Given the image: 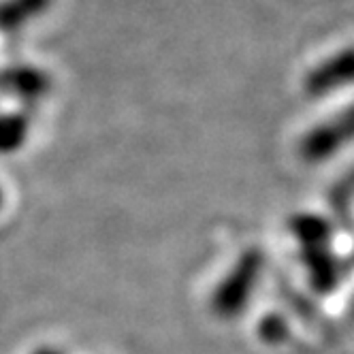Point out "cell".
<instances>
[{"mask_svg": "<svg viewBox=\"0 0 354 354\" xmlns=\"http://www.w3.org/2000/svg\"><path fill=\"white\" fill-rule=\"evenodd\" d=\"M265 269V254L259 248H248L241 252L237 263L224 275L212 297V310L220 318L239 316L254 295Z\"/></svg>", "mask_w": 354, "mask_h": 354, "instance_id": "1", "label": "cell"}, {"mask_svg": "<svg viewBox=\"0 0 354 354\" xmlns=\"http://www.w3.org/2000/svg\"><path fill=\"white\" fill-rule=\"evenodd\" d=\"M354 141V103L322 120L303 135L299 154L306 162H324Z\"/></svg>", "mask_w": 354, "mask_h": 354, "instance_id": "2", "label": "cell"}, {"mask_svg": "<svg viewBox=\"0 0 354 354\" xmlns=\"http://www.w3.org/2000/svg\"><path fill=\"white\" fill-rule=\"evenodd\" d=\"M354 86V47H344L312 66L303 77L306 94L320 98Z\"/></svg>", "mask_w": 354, "mask_h": 354, "instance_id": "3", "label": "cell"}, {"mask_svg": "<svg viewBox=\"0 0 354 354\" xmlns=\"http://www.w3.org/2000/svg\"><path fill=\"white\" fill-rule=\"evenodd\" d=\"M301 261L308 267L310 282L316 290L328 292L337 286L342 277V267H339V259L331 252V245L301 250Z\"/></svg>", "mask_w": 354, "mask_h": 354, "instance_id": "4", "label": "cell"}, {"mask_svg": "<svg viewBox=\"0 0 354 354\" xmlns=\"http://www.w3.org/2000/svg\"><path fill=\"white\" fill-rule=\"evenodd\" d=\"M288 231L301 250L331 245V226L316 214H297L288 222Z\"/></svg>", "mask_w": 354, "mask_h": 354, "instance_id": "5", "label": "cell"}, {"mask_svg": "<svg viewBox=\"0 0 354 354\" xmlns=\"http://www.w3.org/2000/svg\"><path fill=\"white\" fill-rule=\"evenodd\" d=\"M288 333L286 320L277 314H269L259 322V335L267 342V344H280Z\"/></svg>", "mask_w": 354, "mask_h": 354, "instance_id": "6", "label": "cell"}, {"mask_svg": "<svg viewBox=\"0 0 354 354\" xmlns=\"http://www.w3.org/2000/svg\"><path fill=\"white\" fill-rule=\"evenodd\" d=\"M32 354H64L60 348H52V346H45V348H39V350H35Z\"/></svg>", "mask_w": 354, "mask_h": 354, "instance_id": "7", "label": "cell"}]
</instances>
